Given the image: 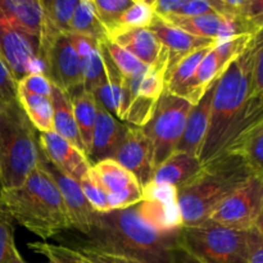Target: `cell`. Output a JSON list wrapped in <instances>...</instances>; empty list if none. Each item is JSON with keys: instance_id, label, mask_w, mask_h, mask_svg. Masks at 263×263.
<instances>
[{"instance_id": "1", "label": "cell", "mask_w": 263, "mask_h": 263, "mask_svg": "<svg viewBox=\"0 0 263 263\" xmlns=\"http://www.w3.org/2000/svg\"><path fill=\"white\" fill-rule=\"evenodd\" d=\"M253 46L254 41L217 80L207 134L198 156L202 164L228 153L240 136L263 122V94H256L251 82Z\"/></svg>"}, {"instance_id": "31", "label": "cell", "mask_w": 263, "mask_h": 263, "mask_svg": "<svg viewBox=\"0 0 263 263\" xmlns=\"http://www.w3.org/2000/svg\"><path fill=\"white\" fill-rule=\"evenodd\" d=\"M79 58L81 64L82 87L86 91L94 94L95 90L107 79L99 44L94 45L85 53L79 54Z\"/></svg>"}, {"instance_id": "2", "label": "cell", "mask_w": 263, "mask_h": 263, "mask_svg": "<svg viewBox=\"0 0 263 263\" xmlns=\"http://www.w3.org/2000/svg\"><path fill=\"white\" fill-rule=\"evenodd\" d=\"M74 248L122 256L143 263H177L179 230L164 233L146 222L139 204L125 210L94 213L89 233L80 238L58 235ZM71 247V248H73Z\"/></svg>"}, {"instance_id": "39", "label": "cell", "mask_w": 263, "mask_h": 263, "mask_svg": "<svg viewBox=\"0 0 263 263\" xmlns=\"http://www.w3.org/2000/svg\"><path fill=\"white\" fill-rule=\"evenodd\" d=\"M15 97H17V82L0 59V102L15 99Z\"/></svg>"}, {"instance_id": "18", "label": "cell", "mask_w": 263, "mask_h": 263, "mask_svg": "<svg viewBox=\"0 0 263 263\" xmlns=\"http://www.w3.org/2000/svg\"><path fill=\"white\" fill-rule=\"evenodd\" d=\"M216 84L217 81L205 91V94L197 104L192 105L176 152H182V153L190 154L193 157L199 156L200 148H202L205 134H207Z\"/></svg>"}, {"instance_id": "37", "label": "cell", "mask_w": 263, "mask_h": 263, "mask_svg": "<svg viewBox=\"0 0 263 263\" xmlns=\"http://www.w3.org/2000/svg\"><path fill=\"white\" fill-rule=\"evenodd\" d=\"M17 86L22 87L26 91L32 92V94L50 98L53 84H51L50 80L45 74L40 73V72H36V73H31L23 77L20 82H17Z\"/></svg>"}, {"instance_id": "6", "label": "cell", "mask_w": 263, "mask_h": 263, "mask_svg": "<svg viewBox=\"0 0 263 263\" xmlns=\"http://www.w3.org/2000/svg\"><path fill=\"white\" fill-rule=\"evenodd\" d=\"M261 235L262 228L235 230L205 221L180 229L179 244L204 263H247L252 244Z\"/></svg>"}, {"instance_id": "35", "label": "cell", "mask_w": 263, "mask_h": 263, "mask_svg": "<svg viewBox=\"0 0 263 263\" xmlns=\"http://www.w3.org/2000/svg\"><path fill=\"white\" fill-rule=\"evenodd\" d=\"M80 186H81L82 193H84L85 198L91 205L92 210L98 213H105L112 211L109 204V199L103 187L100 186L99 182L95 179L94 174H92L91 168L87 171L85 176L80 179Z\"/></svg>"}, {"instance_id": "4", "label": "cell", "mask_w": 263, "mask_h": 263, "mask_svg": "<svg viewBox=\"0 0 263 263\" xmlns=\"http://www.w3.org/2000/svg\"><path fill=\"white\" fill-rule=\"evenodd\" d=\"M253 175L246 159L231 152L203 164L195 176L177 189L181 228L205 222L211 213Z\"/></svg>"}, {"instance_id": "13", "label": "cell", "mask_w": 263, "mask_h": 263, "mask_svg": "<svg viewBox=\"0 0 263 263\" xmlns=\"http://www.w3.org/2000/svg\"><path fill=\"white\" fill-rule=\"evenodd\" d=\"M139 208L144 220L157 230L171 233L181 229L176 187L151 182L144 187V200Z\"/></svg>"}, {"instance_id": "33", "label": "cell", "mask_w": 263, "mask_h": 263, "mask_svg": "<svg viewBox=\"0 0 263 263\" xmlns=\"http://www.w3.org/2000/svg\"><path fill=\"white\" fill-rule=\"evenodd\" d=\"M0 263H27L18 252L12 218L4 208L0 210Z\"/></svg>"}, {"instance_id": "16", "label": "cell", "mask_w": 263, "mask_h": 263, "mask_svg": "<svg viewBox=\"0 0 263 263\" xmlns=\"http://www.w3.org/2000/svg\"><path fill=\"white\" fill-rule=\"evenodd\" d=\"M43 9L37 59L43 67L45 57L58 36L69 32V23L79 0H40ZM44 73V72H43Z\"/></svg>"}, {"instance_id": "19", "label": "cell", "mask_w": 263, "mask_h": 263, "mask_svg": "<svg viewBox=\"0 0 263 263\" xmlns=\"http://www.w3.org/2000/svg\"><path fill=\"white\" fill-rule=\"evenodd\" d=\"M148 28L153 32V35L156 36L159 44L168 53V66H171L172 63L179 61L180 58H182L186 54L192 53L193 50H197V49L202 48V46L210 45V44L216 41L190 35V33L182 31L181 28L176 27L174 25H170L168 22L158 17L154 18V21Z\"/></svg>"}, {"instance_id": "27", "label": "cell", "mask_w": 263, "mask_h": 263, "mask_svg": "<svg viewBox=\"0 0 263 263\" xmlns=\"http://www.w3.org/2000/svg\"><path fill=\"white\" fill-rule=\"evenodd\" d=\"M17 100L36 131L50 133L53 128V107L50 98L40 97L17 86Z\"/></svg>"}, {"instance_id": "45", "label": "cell", "mask_w": 263, "mask_h": 263, "mask_svg": "<svg viewBox=\"0 0 263 263\" xmlns=\"http://www.w3.org/2000/svg\"><path fill=\"white\" fill-rule=\"evenodd\" d=\"M46 263H54V262H50V261H49V262H46Z\"/></svg>"}, {"instance_id": "15", "label": "cell", "mask_w": 263, "mask_h": 263, "mask_svg": "<svg viewBox=\"0 0 263 263\" xmlns=\"http://www.w3.org/2000/svg\"><path fill=\"white\" fill-rule=\"evenodd\" d=\"M37 140L43 156L57 168L77 181H80V179L91 168L92 164L86 154L54 131L40 133Z\"/></svg>"}, {"instance_id": "41", "label": "cell", "mask_w": 263, "mask_h": 263, "mask_svg": "<svg viewBox=\"0 0 263 263\" xmlns=\"http://www.w3.org/2000/svg\"><path fill=\"white\" fill-rule=\"evenodd\" d=\"M73 249L79 251L80 253L85 257L86 263H107L102 258V257L99 256V254L97 253V252L90 251V249H86V248H73Z\"/></svg>"}, {"instance_id": "9", "label": "cell", "mask_w": 263, "mask_h": 263, "mask_svg": "<svg viewBox=\"0 0 263 263\" xmlns=\"http://www.w3.org/2000/svg\"><path fill=\"white\" fill-rule=\"evenodd\" d=\"M37 39L13 27L0 15V59L15 82L27 74L40 72L43 67L37 59Z\"/></svg>"}, {"instance_id": "8", "label": "cell", "mask_w": 263, "mask_h": 263, "mask_svg": "<svg viewBox=\"0 0 263 263\" xmlns=\"http://www.w3.org/2000/svg\"><path fill=\"white\" fill-rule=\"evenodd\" d=\"M207 221L235 230L263 229V176L253 175L226 198Z\"/></svg>"}, {"instance_id": "7", "label": "cell", "mask_w": 263, "mask_h": 263, "mask_svg": "<svg viewBox=\"0 0 263 263\" xmlns=\"http://www.w3.org/2000/svg\"><path fill=\"white\" fill-rule=\"evenodd\" d=\"M190 109L189 102L167 91L159 98L153 117L143 127L151 143L154 170L176 152Z\"/></svg>"}, {"instance_id": "3", "label": "cell", "mask_w": 263, "mask_h": 263, "mask_svg": "<svg viewBox=\"0 0 263 263\" xmlns=\"http://www.w3.org/2000/svg\"><path fill=\"white\" fill-rule=\"evenodd\" d=\"M0 202L12 220L43 240L72 230L55 182L39 164L21 186L0 189Z\"/></svg>"}, {"instance_id": "32", "label": "cell", "mask_w": 263, "mask_h": 263, "mask_svg": "<svg viewBox=\"0 0 263 263\" xmlns=\"http://www.w3.org/2000/svg\"><path fill=\"white\" fill-rule=\"evenodd\" d=\"M28 248L35 253L45 256L54 263H86L85 257L76 249L63 244H50L46 241H31Z\"/></svg>"}, {"instance_id": "21", "label": "cell", "mask_w": 263, "mask_h": 263, "mask_svg": "<svg viewBox=\"0 0 263 263\" xmlns=\"http://www.w3.org/2000/svg\"><path fill=\"white\" fill-rule=\"evenodd\" d=\"M0 15L13 27L39 40L43 20L40 0H0Z\"/></svg>"}, {"instance_id": "28", "label": "cell", "mask_w": 263, "mask_h": 263, "mask_svg": "<svg viewBox=\"0 0 263 263\" xmlns=\"http://www.w3.org/2000/svg\"><path fill=\"white\" fill-rule=\"evenodd\" d=\"M69 32L87 36L98 43L108 40L107 31L98 18L92 0H79L69 23Z\"/></svg>"}, {"instance_id": "29", "label": "cell", "mask_w": 263, "mask_h": 263, "mask_svg": "<svg viewBox=\"0 0 263 263\" xmlns=\"http://www.w3.org/2000/svg\"><path fill=\"white\" fill-rule=\"evenodd\" d=\"M230 152L240 154L254 174L263 176V122L240 136Z\"/></svg>"}, {"instance_id": "23", "label": "cell", "mask_w": 263, "mask_h": 263, "mask_svg": "<svg viewBox=\"0 0 263 263\" xmlns=\"http://www.w3.org/2000/svg\"><path fill=\"white\" fill-rule=\"evenodd\" d=\"M213 49L203 58L195 73L187 81V84L185 85L179 95L180 98L189 102L192 105H195L202 99L205 91L220 79V76L226 69V67L218 61Z\"/></svg>"}, {"instance_id": "42", "label": "cell", "mask_w": 263, "mask_h": 263, "mask_svg": "<svg viewBox=\"0 0 263 263\" xmlns=\"http://www.w3.org/2000/svg\"><path fill=\"white\" fill-rule=\"evenodd\" d=\"M95 252V251H94ZM103 259H104L107 263H143V262H139L136 259H131L127 258V257H122V256H112V254H103L97 252Z\"/></svg>"}, {"instance_id": "11", "label": "cell", "mask_w": 263, "mask_h": 263, "mask_svg": "<svg viewBox=\"0 0 263 263\" xmlns=\"http://www.w3.org/2000/svg\"><path fill=\"white\" fill-rule=\"evenodd\" d=\"M43 72L54 86L63 90L69 97L82 89L81 64L69 33H63L55 39L45 57Z\"/></svg>"}, {"instance_id": "26", "label": "cell", "mask_w": 263, "mask_h": 263, "mask_svg": "<svg viewBox=\"0 0 263 263\" xmlns=\"http://www.w3.org/2000/svg\"><path fill=\"white\" fill-rule=\"evenodd\" d=\"M69 98H71L72 108H73L74 121H76L80 138L84 145V152L89 158L92 131H94L95 121H97V99L91 92L84 90V87Z\"/></svg>"}, {"instance_id": "25", "label": "cell", "mask_w": 263, "mask_h": 263, "mask_svg": "<svg viewBox=\"0 0 263 263\" xmlns=\"http://www.w3.org/2000/svg\"><path fill=\"white\" fill-rule=\"evenodd\" d=\"M216 44L217 41L210 44V45L202 46L197 50H193L192 53L186 54L179 61L172 63L171 66L167 67L166 74H164V91L179 97L185 85L195 73L200 62L215 48Z\"/></svg>"}, {"instance_id": "22", "label": "cell", "mask_w": 263, "mask_h": 263, "mask_svg": "<svg viewBox=\"0 0 263 263\" xmlns=\"http://www.w3.org/2000/svg\"><path fill=\"white\" fill-rule=\"evenodd\" d=\"M202 166L203 164L200 163L198 157H193L182 152H175L154 170L153 179L151 182L170 185L179 189L193 176H195Z\"/></svg>"}, {"instance_id": "34", "label": "cell", "mask_w": 263, "mask_h": 263, "mask_svg": "<svg viewBox=\"0 0 263 263\" xmlns=\"http://www.w3.org/2000/svg\"><path fill=\"white\" fill-rule=\"evenodd\" d=\"M102 45L104 46L109 58L112 59L115 66L117 67V69L121 72L123 77H131L146 68V66H144L139 59H136L127 50L121 48L115 41L105 40L103 41Z\"/></svg>"}, {"instance_id": "44", "label": "cell", "mask_w": 263, "mask_h": 263, "mask_svg": "<svg viewBox=\"0 0 263 263\" xmlns=\"http://www.w3.org/2000/svg\"><path fill=\"white\" fill-rule=\"evenodd\" d=\"M0 210H3V205H2V202H0Z\"/></svg>"}, {"instance_id": "5", "label": "cell", "mask_w": 263, "mask_h": 263, "mask_svg": "<svg viewBox=\"0 0 263 263\" xmlns=\"http://www.w3.org/2000/svg\"><path fill=\"white\" fill-rule=\"evenodd\" d=\"M40 156L36 128L15 99L0 102V189L18 187Z\"/></svg>"}, {"instance_id": "24", "label": "cell", "mask_w": 263, "mask_h": 263, "mask_svg": "<svg viewBox=\"0 0 263 263\" xmlns=\"http://www.w3.org/2000/svg\"><path fill=\"white\" fill-rule=\"evenodd\" d=\"M51 107H53V128L54 133L58 134L63 139L84 152L79 128L73 116L71 98L67 92L57 86H51L50 95ZM85 153V152H84Z\"/></svg>"}, {"instance_id": "14", "label": "cell", "mask_w": 263, "mask_h": 263, "mask_svg": "<svg viewBox=\"0 0 263 263\" xmlns=\"http://www.w3.org/2000/svg\"><path fill=\"white\" fill-rule=\"evenodd\" d=\"M112 159L135 176L143 187L151 184L154 167L148 136L143 127L128 125L126 135Z\"/></svg>"}, {"instance_id": "36", "label": "cell", "mask_w": 263, "mask_h": 263, "mask_svg": "<svg viewBox=\"0 0 263 263\" xmlns=\"http://www.w3.org/2000/svg\"><path fill=\"white\" fill-rule=\"evenodd\" d=\"M134 0H92L98 18L104 26L107 35L115 27L118 18L133 4Z\"/></svg>"}, {"instance_id": "38", "label": "cell", "mask_w": 263, "mask_h": 263, "mask_svg": "<svg viewBox=\"0 0 263 263\" xmlns=\"http://www.w3.org/2000/svg\"><path fill=\"white\" fill-rule=\"evenodd\" d=\"M213 12H215V9H213L210 0H181V4L179 5L176 12L166 18H189ZM166 18H162V20H166Z\"/></svg>"}, {"instance_id": "10", "label": "cell", "mask_w": 263, "mask_h": 263, "mask_svg": "<svg viewBox=\"0 0 263 263\" xmlns=\"http://www.w3.org/2000/svg\"><path fill=\"white\" fill-rule=\"evenodd\" d=\"M91 171L108 195L112 211L134 207L144 200V187L133 174L113 159L97 162Z\"/></svg>"}, {"instance_id": "43", "label": "cell", "mask_w": 263, "mask_h": 263, "mask_svg": "<svg viewBox=\"0 0 263 263\" xmlns=\"http://www.w3.org/2000/svg\"><path fill=\"white\" fill-rule=\"evenodd\" d=\"M177 259H180L181 263H204L199 259H197L195 257H193L192 254L187 253L185 249H182L179 244V251H177Z\"/></svg>"}, {"instance_id": "12", "label": "cell", "mask_w": 263, "mask_h": 263, "mask_svg": "<svg viewBox=\"0 0 263 263\" xmlns=\"http://www.w3.org/2000/svg\"><path fill=\"white\" fill-rule=\"evenodd\" d=\"M39 166L53 179L58 187L59 193L63 199L64 207H66L67 215H68L71 228L80 234L89 233L92 223L95 211L85 198L82 193L80 182L76 179L71 177L69 175L64 174L59 168H57L53 163L48 161L43 153L40 152L39 156Z\"/></svg>"}, {"instance_id": "17", "label": "cell", "mask_w": 263, "mask_h": 263, "mask_svg": "<svg viewBox=\"0 0 263 263\" xmlns=\"http://www.w3.org/2000/svg\"><path fill=\"white\" fill-rule=\"evenodd\" d=\"M128 125L116 120L115 116L97 102V121L92 131L91 149L89 157L91 164L97 162L112 159L126 135Z\"/></svg>"}, {"instance_id": "20", "label": "cell", "mask_w": 263, "mask_h": 263, "mask_svg": "<svg viewBox=\"0 0 263 263\" xmlns=\"http://www.w3.org/2000/svg\"><path fill=\"white\" fill-rule=\"evenodd\" d=\"M112 41L133 54L146 67H154L164 61L170 62L168 53L149 28L123 31L122 33L113 37Z\"/></svg>"}, {"instance_id": "30", "label": "cell", "mask_w": 263, "mask_h": 263, "mask_svg": "<svg viewBox=\"0 0 263 263\" xmlns=\"http://www.w3.org/2000/svg\"><path fill=\"white\" fill-rule=\"evenodd\" d=\"M156 18L149 2L134 0L133 4L123 12V14L116 22L115 27L108 33V40H112L123 31L134 28H148Z\"/></svg>"}, {"instance_id": "40", "label": "cell", "mask_w": 263, "mask_h": 263, "mask_svg": "<svg viewBox=\"0 0 263 263\" xmlns=\"http://www.w3.org/2000/svg\"><path fill=\"white\" fill-rule=\"evenodd\" d=\"M247 263H263V235L253 241Z\"/></svg>"}]
</instances>
